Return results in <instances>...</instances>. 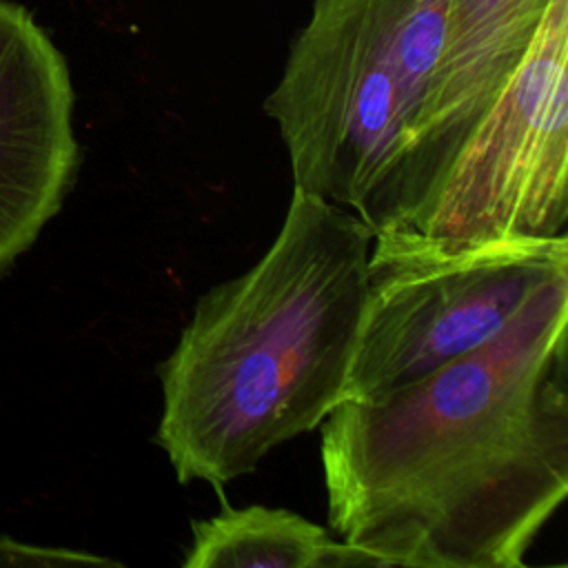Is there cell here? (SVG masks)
<instances>
[{"instance_id": "obj_4", "label": "cell", "mask_w": 568, "mask_h": 568, "mask_svg": "<svg viewBox=\"0 0 568 568\" xmlns=\"http://www.w3.org/2000/svg\"><path fill=\"white\" fill-rule=\"evenodd\" d=\"M568 273V235L459 240L417 229L373 235L346 399H377L499 335Z\"/></svg>"}, {"instance_id": "obj_7", "label": "cell", "mask_w": 568, "mask_h": 568, "mask_svg": "<svg viewBox=\"0 0 568 568\" xmlns=\"http://www.w3.org/2000/svg\"><path fill=\"white\" fill-rule=\"evenodd\" d=\"M555 2L448 0L435 89V131L448 171L526 58Z\"/></svg>"}, {"instance_id": "obj_1", "label": "cell", "mask_w": 568, "mask_h": 568, "mask_svg": "<svg viewBox=\"0 0 568 568\" xmlns=\"http://www.w3.org/2000/svg\"><path fill=\"white\" fill-rule=\"evenodd\" d=\"M568 273L488 344L320 424L328 526L382 568H519L568 495Z\"/></svg>"}, {"instance_id": "obj_6", "label": "cell", "mask_w": 568, "mask_h": 568, "mask_svg": "<svg viewBox=\"0 0 568 568\" xmlns=\"http://www.w3.org/2000/svg\"><path fill=\"white\" fill-rule=\"evenodd\" d=\"M73 84L29 9L0 0V271L60 211L78 169Z\"/></svg>"}, {"instance_id": "obj_8", "label": "cell", "mask_w": 568, "mask_h": 568, "mask_svg": "<svg viewBox=\"0 0 568 568\" xmlns=\"http://www.w3.org/2000/svg\"><path fill=\"white\" fill-rule=\"evenodd\" d=\"M184 568H382L371 552L311 519L268 506H226L191 521Z\"/></svg>"}, {"instance_id": "obj_2", "label": "cell", "mask_w": 568, "mask_h": 568, "mask_svg": "<svg viewBox=\"0 0 568 568\" xmlns=\"http://www.w3.org/2000/svg\"><path fill=\"white\" fill-rule=\"evenodd\" d=\"M373 235L348 209L293 189L266 253L197 297L158 371L155 444L180 484L222 490L346 399Z\"/></svg>"}, {"instance_id": "obj_5", "label": "cell", "mask_w": 568, "mask_h": 568, "mask_svg": "<svg viewBox=\"0 0 568 568\" xmlns=\"http://www.w3.org/2000/svg\"><path fill=\"white\" fill-rule=\"evenodd\" d=\"M568 222V0L477 124L417 231L459 240L555 237Z\"/></svg>"}, {"instance_id": "obj_9", "label": "cell", "mask_w": 568, "mask_h": 568, "mask_svg": "<svg viewBox=\"0 0 568 568\" xmlns=\"http://www.w3.org/2000/svg\"><path fill=\"white\" fill-rule=\"evenodd\" d=\"M60 566H120L100 555L51 548L0 535V568H60Z\"/></svg>"}, {"instance_id": "obj_3", "label": "cell", "mask_w": 568, "mask_h": 568, "mask_svg": "<svg viewBox=\"0 0 568 568\" xmlns=\"http://www.w3.org/2000/svg\"><path fill=\"white\" fill-rule=\"evenodd\" d=\"M446 16L448 0H313L264 100L293 189L373 233L415 226L448 173L435 131Z\"/></svg>"}]
</instances>
